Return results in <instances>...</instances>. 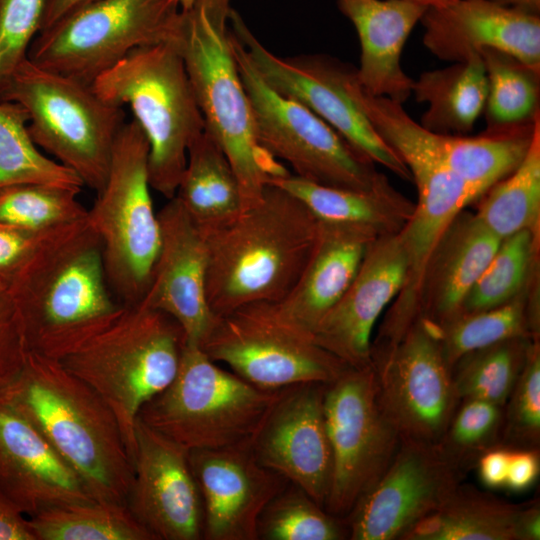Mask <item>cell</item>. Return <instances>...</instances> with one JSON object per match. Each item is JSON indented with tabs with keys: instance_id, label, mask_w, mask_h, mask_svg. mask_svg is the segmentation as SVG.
<instances>
[{
	"instance_id": "cell-1",
	"label": "cell",
	"mask_w": 540,
	"mask_h": 540,
	"mask_svg": "<svg viewBox=\"0 0 540 540\" xmlns=\"http://www.w3.org/2000/svg\"><path fill=\"white\" fill-rule=\"evenodd\" d=\"M318 220L294 195L273 185L226 223L203 233L206 296L215 316L257 302L277 303L310 257Z\"/></svg>"
},
{
	"instance_id": "cell-2",
	"label": "cell",
	"mask_w": 540,
	"mask_h": 540,
	"mask_svg": "<svg viewBox=\"0 0 540 540\" xmlns=\"http://www.w3.org/2000/svg\"><path fill=\"white\" fill-rule=\"evenodd\" d=\"M2 391L94 500L127 504L133 463L116 417L87 384L58 360L29 351L20 375Z\"/></svg>"
},
{
	"instance_id": "cell-3",
	"label": "cell",
	"mask_w": 540,
	"mask_h": 540,
	"mask_svg": "<svg viewBox=\"0 0 540 540\" xmlns=\"http://www.w3.org/2000/svg\"><path fill=\"white\" fill-rule=\"evenodd\" d=\"M28 351L61 360L123 312L87 219L47 246L9 287Z\"/></svg>"
},
{
	"instance_id": "cell-4",
	"label": "cell",
	"mask_w": 540,
	"mask_h": 540,
	"mask_svg": "<svg viewBox=\"0 0 540 540\" xmlns=\"http://www.w3.org/2000/svg\"><path fill=\"white\" fill-rule=\"evenodd\" d=\"M231 0H195L182 10L176 44L205 129L238 178L244 208L256 204L268 179L289 171L257 139L254 117L232 46Z\"/></svg>"
},
{
	"instance_id": "cell-5",
	"label": "cell",
	"mask_w": 540,
	"mask_h": 540,
	"mask_svg": "<svg viewBox=\"0 0 540 540\" xmlns=\"http://www.w3.org/2000/svg\"><path fill=\"white\" fill-rule=\"evenodd\" d=\"M185 342L172 317L138 303L125 306L109 327L58 360L113 412L131 460L139 412L174 379Z\"/></svg>"
},
{
	"instance_id": "cell-6",
	"label": "cell",
	"mask_w": 540,
	"mask_h": 540,
	"mask_svg": "<svg viewBox=\"0 0 540 540\" xmlns=\"http://www.w3.org/2000/svg\"><path fill=\"white\" fill-rule=\"evenodd\" d=\"M91 85L103 100L130 106L149 143L150 186L173 198L188 147L205 129L176 42L133 49Z\"/></svg>"
},
{
	"instance_id": "cell-7",
	"label": "cell",
	"mask_w": 540,
	"mask_h": 540,
	"mask_svg": "<svg viewBox=\"0 0 540 540\" xmlns=\"http://www.w3.org/2000/svg\"><path fill=\"white\" fill-rule=\"evenodd\" d=\"M0 101L27 112L28 133L38 147L72 170L96 193L104 188L123 107L103 100L92 85L43 69L26 58L0 89Z\"/></svg>"
},
{
	"instance_id": "cell-8",
	"label": "cell",
	"mask_w": 540,
	"mask_h": 540,
	"mask_svg": "<svg viewBox=\"0 0 540 540\" xmlns=\"http://www.w3.org/2000/svg\"><path fill=\"white\" fill-rule=\"evenodd\" d=\"M280 390L254 386L185 342L174 379L138 419L188 451L238 445L252 441Z\"/></svg>"
},
{
	"instance_id": "cell-9",
	"label": "cell",
	"mask_w": 540,
	"mask_h": 540,
	"mask_svg": "<svg viewBox=\"0 0 540 540\" xmlns=\"http://www.w3.org/2000/svg\"><path fill=\"white\" fill-rule=\"evenodd\" d=\"M149 143L135 119L120 129L109 175L87 221L102 243L106 278L124 306L141 302L160 247L148 176Z\"/></svg>"
},
{
	"instance_id": "cell-10",
	"label": "cell",
	"mask_w": 540,
	"mask_h": 540,
	"mask_svg": "<svg viewBox=\"0 0 540 540\" xmlns=\"http://www.w3.org/2000/svg\"><path fill=\"white\" fill-rule=\"evenodd\" d=\"M181 18L173 0H91L39 31L27 58L91 85L133 49L176 42Z\"/></svg>"
},
{
	"instance_id": "cell-11",
	"label": "cell",
	"mask_w": 540,
	"mask_h": 540,
	"mask_svg": "<svg viewBox=\"0 0 540 540\" xmlns=\"http://www.w3.org/2000/svg\"><path fill=\"white\" fill-rule=\"evenodd\" d=\"M231 35L257 139L263 148L286 161L293 175L323 186L369 190L386 177L318 115L272 89L258 74L232 30Z\"/></svg>"
},
{
	"instance_id": "cell-12",
	"label": "cell",
	"mask_w": 540,
	"mask_h": 540,
	"mask_svg": "<svg viewBox=\"0 0 540 540\" xmlns=\"http://www.w3.org/2000/svg\"><path fill=\"white\" fill-rule=\"evenodd\" d=\"M200 347L213 361L265 390L327 384L349 367L269 302L250 303L216 316Z\"/></svg>"
},
{
	"instance_id": "cell-13",
	"label": "cell",
	"mask_w": 540,
	"mask_h": 540,
	"mask_svg": "<svg viewBox=\"0 0 540 540\" xmlns=\"http://www.w3.org/2000/svg\"><path fill=\"white\" fill-rule=\"evenodd\" d=\"M324 418L332 454L325 510L348 517L382 476L401 438L384 412L371 366L348 367L325 386Z\"/></svg>"
},
{
	"instance_id": "cell-14",
	"label": "cell",
	"mask_w": 540,
	"mask_h": 540,
	"mask_svg": "<svg viewBox=\"0 0 540 540\" xmlns=\"http://www.w3.org/2000/svg\"><path fill=\"white\" fill-rule=\"evenodd\" d=\"M230 28L262 79L276 92L310 109L350 145L403 180L411 173L382 140L357 103L356 69L325 54L280 57L268 50L232 9Z\"/></svg>"
},
{
	"instance_id": "cell-15",
	"label": "cell",
	"mask_w": 540,
	"mask_h": 540,
	"mask_svg": "<svg viewBox=\"0 0 540 540\" xmlns=\"http://www.w3.org/2000/svg\"><path fill=\"white\" fill-rule=\"evenodd\" d=\"M378 396L403 440L439 444L459 400L440 346V329L419 318L386 353L371 360Z\"/></svg>"
},
{
	"instance_id": "cell-16",
	"label": "cell",
	"mask_w": 540,
	"mask_h": 540,
	"mask_svg": "<svg viewBox=\"0 0 540 540\" xmlns=\"http://www.w3.org/2000/svg\"><path fill=\"white\" fill-rule=\"evenodd\" d=\"M460 484L457 462L439 444L403 440L378 481L349 514L353 540L403 539Z\"/></svg>"
},
{
	"instance_id": "cell-17",
	"label": "cell",
	"mask_w": 540,
	"mask_h": 540,
	"mask_svg": "<svg viewBox=\"0 0 540 540\" xmlns=\"http://www.w3.org/2000/svg\"><path fill=\"white\" fill-rule=\"evenodd\" d=\"M127 507L154 540L203 539V506L189 451L137 419Z\"/></svg>"
},
{
	"instance_id": "cell-18",
	"label": "cell",
	"mask_w": 540,
	"mask_h": 540,
	"mask_svg": "<svg viewBox=\"0 0 540 540\" xmlns=\"http://www.w3.org/2000/svg\"><path fill=\"white\" fill-rule=\"evenodd\" d=\"M325 386L304 383L281 389L251 442L262 465L323 508L332 471L323 410Z\"/></svg>"
},
{
	"instance_id": "cell-19",
	"label": "cell",
	"mask_w": 540,
	"mask_h": 540,
	"mask_svg": "<svg viewBox=\"0 0 540 540\" xmlns=\"http://www.w3.org/2000/svg\"><path fill=\"white\" fill-rule=\"evenodd\" d=\"M251 442L189 451L203 506V539L257 540L262 512L290 483L259 462Z\"/></svg>"
},
{
	"instance_id": "cell-20",
	"label": "cell",
	"mask_w": 540,
	"mask_h": 540,
	"mask_svg": "<svg viewBox=\"0 0 540 540\" xmlns=\"http://www.w3.org/2000/svg\"><path fill=\"white\" fill-rule=\"evenodd\" d=\"M157 214L160 247L140 303L172 317L186 342L201 346L216 320L206 296L205 237L176 197Z\"/></svg>"
},
{
	"instance_id": "cell-21",
	"label": "cell",
	"mask_w": 540,
	"mask_h": 540,
	"mask_svg": "<svg viewBox=\"0 0 540 540\" xmlns=\"http://www.w3.org/2000/svg\"><path fill=\"white\" fill-rule=\"evenodd\" d=\"M406 271L398 234L373 240L352 283L314 329V341L349 367L371 366L375 325L400 291Z\"/></svg>"
},
{
	"instance_id": "cell-22",
	"label": "cell",
	"mask_w": 540,
	"mask_h": 540,
	"mask_svg": "<svg viewBox=\"0 0 540 540\" xmlns=\"http://www.w3.org/2000/svg\"><path fill=\"white\" fill-rule=\"evenodd\" d=\"M423 44L436 57L464 61L484 48L504 51L540 72V17L492 0H452L428 7Z\"/></svg>"
},
{
	"instance_id": "cell-23",
	"label": "cell",
	"mask_w": 540,
	"mask_h": 540,
	"mask_svg": "<svg viewBox=\"0 0 540 540\" xmlns=\"http://www.w3.org/2000/svg\"><path fill=\"white\" fill-rule=\"evenodd\" d=\"M0 493L28 517L51 507L94 500L76 473L3 391Z\"/></svg>"
},
{
	"instance_id": "cell-24",
	"label": "cell",
	"mask_w": 540,
	"mask_h": 540,
	"mask_svg": "<svg viewBox=\"0 0 540 540\" xmlns=\"http://www.w3.org/2000/svg\"><path fill=\"white\" fill-rule=\"evenodd\" d=\"M340 11L357 32L361 54L356 69L370 94L403 104L413 80L404 72L401 55L414 26L427 6L409 0H337Z\"/></svg>"
},
{
	"instance_id": "cell-25",
	"label": "cell",
	"mask_w": 540,
	"mask_h": 540,
	"mask_svg": "<svg viewBox=\"0 0 540 540\" xmlns=\"http://www.w3.org/2000/svg\"><path fill=\"white\" fill-rule=\"evenodd\" d=\"M377 237L359 227L318 221L317 238L302 273L278 313L311 333L352 283L370 243Z\"/></svg>"
},
{
	"instance_id": "cell-26",
	"label": "cell",
	"mask_w": 540,
	"mask_h": 540,
	"mask_svg": "<svg viewBox=\"0 0 540 540\" xmlns=\"http://www.w3.org/2000/svg\"><path fill=\"white\" fill-rule=\"evenodd\" d=\"M500 242L475 213L460 211L425 265L419 289V318L440 327L457 316Z\"/></svg>"
},
{
	"instance_id": "cell-27",
	"label": "cell",
	"mask_w": 540,
	"mask_h": 540,
	"mask_svg": "<svg viewBox=\"0 0 540 540\" xmlns=\"http://www.w3.org/2000/svg\"><path fill=\"white\" fill-rule=\"evenodd\" d=\"M298 198L319 222L362 228L377 238L398 234L411 218L415 203L385 177L369 190L319 185L293 174L268 180Z\"/></svg>"
},
{
	"instance_id": "cell-28",
	"label": "cell",
	"mask_w": 540,
	"mask_h": 540,
	"mask_svg": "<svg viewBox=\"0 0 540 540\" xmlns=\"http://www.w3.org/2000/svg\"><path fill=\"white\" fill-rule=\"evenodd\" d=\"M174 197L202 233L226 223L244 209L235 171L206 129L188 147L186 166Z\"/></svg>"
},
{
	"instance_id": "cell-29",
	"label": "cell",
	"mask_w": 540,
	"mask_h": 540,
	"mask_svg": "<svg viewBox=\"0 0 540 540\" xmlns=\"http://www.w3.org/2000/svg\"><path fill=\"white\" fill-rule=\"evenodd\" d=\"M487 78L479 53L442 69L426 71L412 84V94L425 102L420 125L428 131L465 135L485 108Z\"/></svg>"
},
{
	"instance_id": "cell-30",
	"label": "cell",
	"mask_w": 540,
	"mask_h": 540,
	"mask_svg": "<svg viewBox=\"0 0 540 540\" xmlns=\"http://www.w3.org/2000/svg\"><path fill=\"white\" fill-rule=\"evenodd\" d=\"M523 508L459 484L403 539L519 540L518 520Z\"/></svg>"
},
{
	"instance_id": "cell-31",
	"label": "cell",
	"mask_w": 540,
	"mask_h": 540,
	"mask_svg": "<svg viewBox=\"0 0 540 540\" xmlns=\"http://www.w3.org/2000/svg\"><path fill=\"white\" fill-rule=\"evenodd\" d=\"M538 279V278H537ZM536 276L510 301L476 312H462L439 327L440 346L448 366L466 354L516 337H538Z\"/></svg>"
},
{
	"instance_id": "cell-32",
	"label": "cell",
	"mask_w": 540,
	"mask_h": 540,
	"mask_svg": "<svg viewBox=\"0 0 540 540\" xmlns=\"http://www.w3.org/2000/svg\"><path fill=\"white\" fill-rule=\"evenodd\" d=\"M480 198L482 200L475 215L501 240L523 230L539 237L540 117L521 163Z\"/></svg>"
},
{
	"instance_id": "cell-33",
	"label": "cell",
	"mask_w": 540,
	"mask_h": 540,
	"mask_svg": "<svg viewBox=\"0 0 540 540\" xmlns=\"http://www.w3.org/2000/svg\"><path fill=\"white\" fill-rule=\"evenodd\" d=\"M28 518L38 540H154L128 507L117 503L66 504Z\"/></svg>"
},
{
	"instance_id": "cell-34",
	"label": "cell",
	"mask_w": 540,
	"mask_h": 540,
	"mask_svg": "<svg viewBox=\"0 0 540 540\" xmlns=\"http://www.w3.org/2000/svg\"><path fill=\"white\" fill-rule=\"evenodd\" d=\"M28 121L20 104L0 101V190L29 183L82 189L76 173L38 150L28 133Z\"/></svg>"
},
{
	"instance_id": "cell-35",
	"label": "cell",
	"mask_w": 540,
	"mask_h": 540,
	"mask_svg": "<svg viewBox=\"0 0 540 540\" xmlns=\"http://www.w3.org/2000/svg\"><path fill=\"white\" fill-rule=\"evenodd\" d=\"M533 338L516 337L475 350L452 368L458 399H477L502 407L509 399Z\"/></svg>"
},
{
	"instance_id": "cell-36",
	"label": "cell",
	"mask_w": 540,
	"mask_h": 540,
	"mask_svg": "<svg viewBox=\"0 0 540 540\" xmlns=\"http://www.w3.org/2000/svg\"><path fill=\"white\" fill-rule=\"evenodd\" d=\"M538 250L539 237L528 230L502 239L460 313L494 308L517 296L536 276Z\"/></svg>"
},
{
	"instance_id": "cell-37",
	"label": "cell",
	"mask_w": 540,
	"mask_h": 540,
	"mask_svg": "<svg viewBox=\"0 0 540 540\" xmlns=\"http://www.w3.org/2000/svg\"><path fill=\"white\" fill-rule=\"evenodd\" d=\"M479 54L488 86L484 108L487 127L534 119L540 113V72L504 51L484 48Z\"/></svg>"
},
{
	"instance_id": "cell-38",
	"label": "cell",
	"mask_w": 540,
	"mask_h": 540,
	"mask_svg": "<svg viewBox=\"0 0 540 540\" xmlns=\"http://www.w3.org/2000/svg\"><path fill=\"white\" fill-rule=\"evenodd\" d=\"M81 189L29 183L0 190V222L32 230L75 224L87 219L77 199Z\"/></svg>"
},
{
	"instance_id": "cell-39",
	"label": "cell",
	"mask_w": 540,
	"mask_h": 540,
	"mask_svg": "<svg viewBox=\"0 0 540 540\" xmlns=\"http://www.w3.org/2000/svg\"><path fill=\"white\" fill-rule=\"evenodd\" d=\"M346 530L298 486L289 483L262 512L258 539L339 540Z\"/></svg>"
},
{
	"instance_id": "cell-40",
	"label": "cell",
	"mask_w": 540,
	"mask_h": 540,
	"mask_svg": "<svg viewBox=\"0 0 540 540\" xmlns=\"http://www.w3.org/2000/svg\"><path fill=\"white\" fill-rule=\"evenodd\" d=\"M507 436L516 444L536 447L540 438V345L529 344L525 363L509 396Z\"/></svg>"
},
{
	"instance_id": "cell-41",
	"label": "cell",
	"mask_w": 540,
	"mask_h": 540,
	"mask_svg": "<svg viewBox=\"0 0 540 540\" xmlns=\"http://www.w3.org/2000/svg\"><path fill=\"white\" fill-rule=\"evenodd\" d=\"M46 0H0V89L27 58L41 28Z\"/></svg>"
},
{
	"instance_id": "cell-42",
	"label": "cell",
	"mask_w": 540,
	"mask_h": 540,
	"mask_svg": "<svg viewBox=\"0 0 540 540\" xmlns=\"http://www.w3.org/2000/svg\"><path fill=\"white\" fill-rule=\"evenodd\" d=\"M82 222L45 230L26 229L0 222V287L8 290L47 246Z\"/></svg>"
},
{
	"instance_id": "cell-43",
	"label": "cell",
	"mask_w": 540,
	"mask_h": 540,
	"mask_svg": "<svg viewBox=\"0 0 540 540\" xmlns=\"http://www.w3.org/2000/svg\"><path fill=\"white\" fill-rule=\"evenodd\" d=\"M500 419V406L483 400H464L461 408L454 413L439 445L456 459L457 453L472 451L487 444L496 433Z\"/></svg>"
},
{
	"instance_id": "cell-44",
	"label": "cell",
	"mask_w": 540,
	"mask_h": 540,
	"mask_svg": "<svg viewBox=\"0 0 540 540\" xmlns=\"http://www.w3.org/2000/svg\"><path fill=\"white\" fill-rule=\"evenodd\" d=\"M28 352L13 298L7 289L0 287V391L20 375Z\"/></svg>"
},
{
	"instance_id": "cell-45",
	"label": "cell",
	"mask_w": 540,
	"mask_h": 540,
	"mask_svg": "<svg viewBox=\"0 0 540 540\" xmlns=\"http://www.w3.org/2000/svg\"><path fill=\"white\" fill-rule=\"evenodd\" d=\"M539 473V457L535 449L510 450L505 486L513 491L529 488Z\"/></svg>"
},
{
	"instance_id": "cell-46",
	"label": "cell",
	"mask_w": 540,
	"mask_h": 540,
	"mask_svg": "<svg viewBox=\"0 0 540 540\" xmlns=\"http://www.w3.org/2000/svg\"><path fill=\"white\" fill-rule=\"evenodd\" d=\"M0 540H38L28 516L1 493Z\"/></svg>"
},
{
	"instance_id": "cell-47",
	"label": "cell",
	"mask_w": 540,
	"mask_h": 540,
	"mask_svg": "<svg viewBox=\"0 0 540 540\" xmlns=\"http://www.w3.org/2000/svg\"><path fill=\"white\" fill-rule=\"evenodd\" d=\"M510 450L492 448L486 450L479 460L481 481L490 488L505 486Z\"/></svg>"
},
{
	"instance_id": "cell-48",
	"label": "cell",
	"mask_w": 540,
	"mask_h": 540,
	"mask_svg": "<svg viewBox=\"0 0 540 540\" xmlns=\"http://www.w3.org/2000/svg\"><path fill=\"white\" fill-rule=\"evenodd\" d=\"M519 540H539L540 510L538 504L524 507L518 520Z\"/></svg>"
},
{
	"instance_id": "cell-49",
	"label": "cell",
	"mask_w": 540,
	"mask_h": 540,
	"mask_svg": "<svg viewBox=\"0 0 540 540\" xmlns=\"http://www.w3.org/2000/svg\"><path fill=\"white\" fill-rule=\"evenodd\" d=\"M91 0H46L40 31L58 20L74 7Z\"/></svg>"
},
{
	"instance_id": "cell-50",
	"label": "cell",
	"mask_w": 540,
	"mask_h": 540,
	"mask_svg": "<svg viewBox=\"0 0 540 540\" xmlns=\"http://www.w3.org/2000/svg\"><path fill=\"white\" fill-rule=\"evenodd\" d=\"M500 5L539 15L540 0H492Z\"/></svg>"
},
{
	"instance_id": "cell-51",
	"label": "cell",
	"mask_w": 540,
	"mask_h": 540,
	"mask_svg": "<svg viewBox=\"0 0 540 540\" xmlns=\"http://www.w3.org/2000/svg\"><path fill=\"white\" fill-rule=\"evenodd\" d=\"M409 1L417 2L427 7H435V6L443 5L452 0H409Z\"/></svg>"
},
{
	"instance_id": "cell-52",
	"label": "cell",
	"mask_w": 540,
	"mask_h": 540,
	"mask_svg": "<svg viewBox=\"0 0 540 540\" xmlns=\"http://www.w3.org/2000/svg\"><path fill=\"white\" fill-rule=\"evenodd\" d=\"M175 1L181 10H188L192 7L195 0H173Z\"/></svg>"
}]
</instances>
